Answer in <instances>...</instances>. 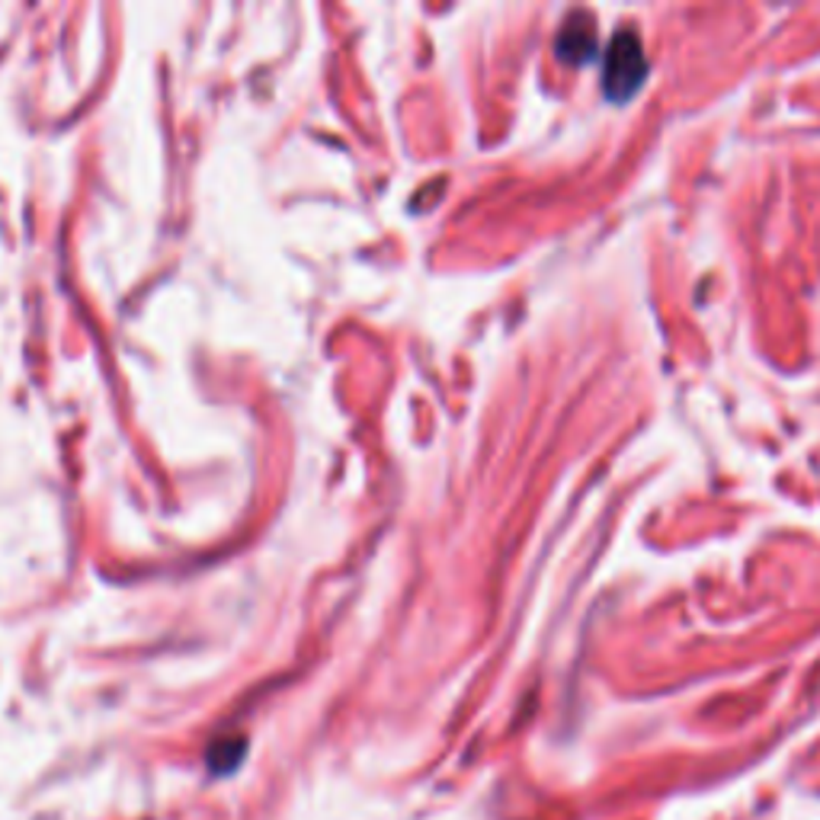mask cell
<instances>
[{
  "mask_svg": "<svg viewBox=\"0 0 820 820\" xmlns=\"http://www.w3.org/2000/svg\"><path fill=\"white\" fill-rule=\"evenodd\" d=\"M644 75H647V58H644L638 36L632 29H622L609 42L606 65H603L606 97L615 102L632 100L638 94L641 84H644Z\"/></svg>",
  "mask_w": 820,
  "mask_h": 820,
  "instance_id": "obj_1",
  "label": "cell"
},
{
  "mask_svg": "<svg viewBox=\"0 0 820 820\" xmlns=\"http://www.w3.org/2000/svg\"><path fill=\"white\" fill-rule=\"evenodd\" d=\"M558 51H562L564 61L570 65H584L589 55H593V20L587 17H577L564 26L562 39H558Z\"/></svg>",
  "mask_w": 820,
  "mask_h": 820,
  "instance_id": "obj_2",
  "label": "cell"
}]
</instances>
